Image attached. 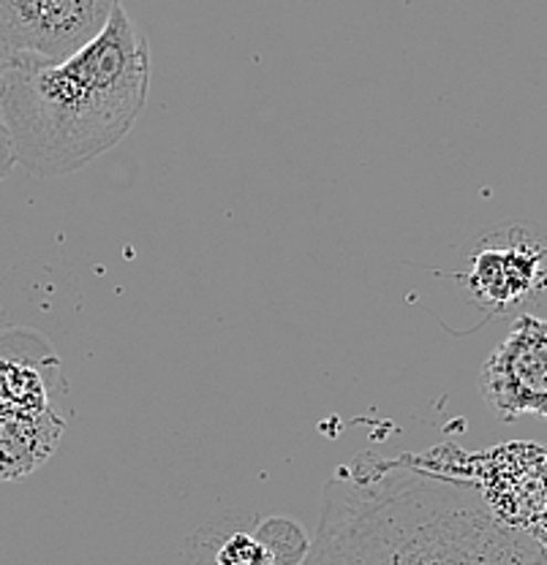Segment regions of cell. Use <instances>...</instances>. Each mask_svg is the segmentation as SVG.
Listing matches in <instances>:
<instances>
[{"instance_id": "1", "label": "cell", "mask_w": 547, "mask_h": 565, "mask_svg": "<svg viewBox=\"0 0 547 565\" xmlns=\"http://www.w3.org/2000/svg\"><path fill=\"white\" fill-rule=\"evenodd\" d=\"M303 565H547L537 541L493 514L480 490L409 459L357 457L322 494Z\"/></svg>"}, {"instance_id": "2", "label": "cell", "mask_w": 547, "mask_h": 565, "mask_svg": "<svg viewBox=\"0 0 547 565\" xmlns=\"http://www.w3.org/2000/svg\"><path fill=\"white\" fill-rule=\"evenodd\" d=\"M150 96V46L120 3L107 28L57 63H6L0 115L17 167L66 177L120 145Z\"/></svg>"}, {"instance_id": "3", "label": "cell", "mask_w": 547, "mask_h": 565, "mask_svg": "<svg viewBox=\"0 0 547 565\" xmlns=\"http://www.w3.org/2000/svg\"><path fill=\"white\" fill-rule=\"evenodd\" d=\"M120 0H0L6 63H57L107 28Z\"/></svg>"}, {"instance_id": "4", "label": "cell", "mask_w": 547, "mask_h": 565, "mask_svg": "<svg viewBox=\"0 0 547 565\" xmlns=\"http://www.w3.org/2000/svg\"><path fill=\"white\" fill-rule=\"evenodd\" d=\"M480 394L502 422H547V318L523 313L480 370Z\"/></svg>"}, {"instance_id": "5", "label": "cell", "mask_w": 547, "mask_h": 565, "mask_svg": "<svg viewBox=\"0 0 547 565\" xmlns=\"http://www.w3.org/2000/svg\"><path fill=\"white\" fill-rule=\"evenodd\" d=\"M469 297L491 313H507L547 291V237L528 226L485 234L469 258Z\"/></svg>"}, {"instance_id": "6", "label": "cell", "mask_w": 547, "mask_h": 565, "mask_svg": "<svg viewBox=\"0 0 547 565\" xmlns=\"http://www.w3.org/2000/svg\"><path fill=\"white\" fill-rule=\"evenodd\" d=\"M61 381V359L44 338L28 329L0 332V399L25 411L57 408L52 392Z\"/></svg>"}, {"instance_id": "7", "label": "cell", "mask_w": 547, "mask_h": 565, "mask_svg": "<svg viewBox=\"0 0 547 565\" xmlns=\"http://www.w3.org/2000/svg\"><path fill=\"white\" fill-rule=\"evenodd\" d=\"M66 433L57 408L25 411L0 399V481H20L36 473Z\"/></svg>"}, {"instance_id": "8", "label": "cell", "mask_w": 547, "mask_h": 565, "mask_svg": "<svg viewBox=\"0 0 547 565\" xmlns=\"http://www.w3.org/2000/svg\"><path fill=\"white\" fill-rule=\"evenodd\" d=\"M259 544L273 557V565H303L311 552V539L290 516H270L254 530Z\"/></svg>"}, {"instance_id": "9", "label": "cell", "mask_w": 547, "mask_h": 565, "mask_svg": "<svg viewBox=\"0 0 547 565\" xmlns=\"http://www.w3.org/2000/svg\"><path fill=\"white\" fill-rule=\"evenodd\" d=\"M213 565H273V557L259 544L254 533L234 530L215 546Z\"/></svg>"}, {"instance_id": "10", "label": "cell", "mask_w": 547, "mask_h": 565, "mask_svg": "<svg viewBox=\"0 0 547 565\" xmlns=\"http://www.w3.org/2000/svg\"><path fill=\"white\" fill-rule=\"evenodd\" d=\"M3 68H6V61H3V55H0V79H3ZM14 167H17V161H14V152H11L9 131H6L3 115H0V182L14 172Z\"/></svg>"}]
</instances>
